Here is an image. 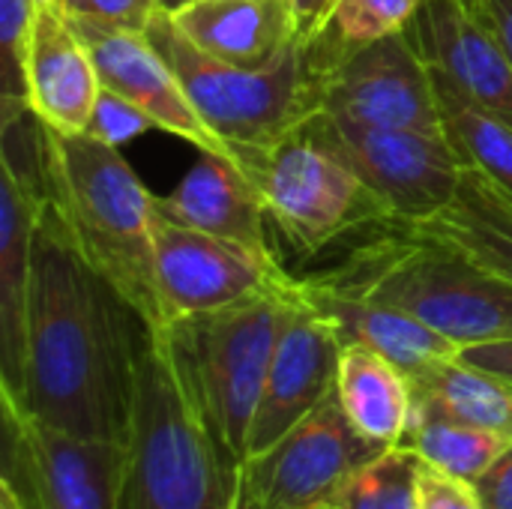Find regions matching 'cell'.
Returning a JSON list of instances; mask_svg holds the SVG:
<instances>
[{
    "instance_id": "16",
    "label": "cell",
    "mask_w": 512,
    "mask_h": 509,
    "mask_svg": "<svg viewBox=\"0 0 512 509\" xmlns=\"http://www.w3.org/2000/svg\"><path fill=\"white\" fill-rule=\"evenodd\" d=\"M156 213L216 237L246 243L261 252H276L270 243V213L252 174L219 153H198L186 177L153 198Z\"/></svg>"
},
{
    "instance_id": "32",
    "label": "cell",
    "mask_w": 512,
    "mask_h": 509,
    "mask_svg": "<svg viewBox=\"0 0 512 509\" xmlns=\"http://www.w3.org/2000/svg\"><path fill=\"white\" fill-rule=\"evenodd\" d=\"M471 486L486 509H512V444Z\"/></svg>"
},
{
    "instance_id": "5",
    "label": "cell",
    "mask_w": 512,
    "mask_h": 509,
    "mask_svg": "<svg viewBox=\"0 0 512 509\" xmlns=\"http://www.w3.org/2000/svg\"><path fill=\"white\" fill-rule=\"evenodd\" d=\"M144 33L177 72L204 123L240 156L261 153L315 114L306 45L294 42L264 69H243L204 54L159 9Z\"/></svg>"
},
{
    "instance_id": "37",
    "label": "cell",
    "mask_w": 512,
    "mask_h": 509,
    "mask_svg": "<svg viewBox=\"0 0 512 509\" xmlns=\"http://www.w3.org/2000/svg\"><path fill=\"white\" fill-rule=\"evenodd\" d=\"M0 509H24L18 495L12 492V486H6L3 480H0Z\"/></svg>"
},
{
    "instance_id": "36",
    "label": "cell",
    "mask_w": 512,
    "mask_h": 509,
    "mask_svg": "<svg viewBox=\"0 0 512 509\" xmlns=\"http://www.w3.org/2000/svg\"><path fill=\"white\" fill-rule=\"evenodd\" d=\"M465 15H471V18H477V21H483L486 18V12H489V0H453Z\"/></svg>"
},
{
    "instance_id": "12",
    "label": "cell",
    "mask_w": 512,
    "mask_h": 509,
    "mask_svg": "<svg viewBox=\"0 0 512 509\" xmlns=\"http://www.w3.org/2000/svg\"><path fill=\"white\" fill-rule=\"evenodd\" d=\"M384 447L366 441L333 396L243 468L246 509H333L345 483Z\"/></svg>"
},
{
    "instance_id": "38",
    "label": "cell",
    "mask_w": 512,
    "mask_h": 509,
    "mask_svg": "<svg viewBox=\"0 0 512 509\" xmlns=\"http://www.w3.org/2000/svg\"><path fill=\"white\" fill-rule=\"evenodd\" d=\"M36 3V9H42V12H63L66 15V3L69 0H33Z\"/></svg>"
},
{
    "instance_id": "1",
    "label": "cell",
    "mask_w": 512,
    "mask_h": 509,
    "mask_svg": "<svg viewBox=\"0 0 512 509\" xmlns=\"http://www.w3.org/2000/svg\"><path fill=\"white\" fill-rule=\"evenodd\" d=\"M141 333L144 321L78 255L48 204L33 237L27 366L15 402L63 432L126 441Z\"/></svg>"
},
{
    "instance_id": "34",
    "label": "cell",
    "mask_w": 512,
    "mask_h": 509,
    "mask_svg": "<svg viewBox=\"0 0 512 509\" xmlns=\"http://www.w3.org/2000/svg\"><path fill=\"white\" fill-rule=\"evenodd\" d=\"M291 3V12H294V24H297V39L306 45L312 42L321 30H324V21L330 15V6L333 0H288Z\"/></svg>"
},
{
    "instance_id": "23",
    "label": "cell",
    "mask_w": 512,
    "mask_h": 509,
    "mask_svg": "<svg viewBox=\"0 0 512 509\" xmlns=\"http://www.w3.org/2000/svg\"><path fill=\"white\" fill-rule=\"evenodd\" d=\"M411 384L414 408L512 438L510 381L477 369L462 357H450L414 375Z\"/></svg>"
},
{
    "instance_id": "20",
    "label": "cell",
    "mask_w": 512,
    "mask_h": 509,
    "mask_svg": "<svg viewBox=\"0 0 512 509\" xmlns=\"http://www.w3.org/2000/svg\"><path fill=\"white\" fill-rule=\"evenodd\" d=\"M168 15L204 54L243 69H264L300 42L288 0H189Z\"/></svg>"
},
{
    "instance_id": "33",
    "label": "cell",
    "mask_w": 512,
    "mask_h": 509,
    "mask_svg": "<svg viewBox=\"0 0 512 509\" xmlns=\"http://www.w3.org/2000/svg\"><path fill=\"white\" fill-rule=\"evenodd\" d=\"M459 357L477 369H486L504 381L512 384V339H501V342H486V345H471L462 348Z\"/></svg>"
},
{
    "instance_id": "7",
    "label": "cell",
    "mask_w": 512,
    "mask_h": 509,
    "mask_svg": "<svg viewBox=\"0 0 512 509\" xmlns=\"http://www.w3.org/2000/svg\"><path fill=\"white\" fill-rule=\"evenodd\" d=\"M273 228L300 252L318 255L363 225H390L381 198L309 120L273 147L243 159Z\"/></svg>"
},
{
    "instance_id": "15",
    "label": "cell",
    "mask_w": 512,
    "mask_h": 509,
    "mask_svg": "<svg viewBox=\"0 0 512 509\" xmlns=\"http://www.w3.org/2000/svg\"><path fill=\"white\" fill-rule=\"evenodd\" d=\"M414 36L456 93L512 129V57L483 21L465 15L453 0H426Z\"/></svg>"
},
{
    "instance_id": "10",
    "label": "cell",
    "mask_w": 512,
    "mask_h": 509,
    "mask_svg": "<svg viewBox=\"0 0 512 509\" xmlns=\"http://www.w3.org/2000/svg\"><path fill=\"white\" fill-rule=\"evenodd\" d=\"M309 126L354 165L396 228L447 210L468 171V159L447 132L360 126L321 111L309 117Z\"/></svg>"
},
{
    "instance_id": "35",
    "label": "cell",
    "mask_w": 512,
    "mask_h": 509,
    "mask_svg": "<svg viewBox=\"0 0 512 509\" xmlns=\"http://www.w3.org/2000/svg\"><path fill=\"white\" fill-rule=\"evenodd\" d=\"M483 24L501 39L504 51L512 57V0H489V12Z\"/></svg>"
},
{
    "instance_id": "28",
    "label": "cell",
    "mask_w": 512,
    "mask_h": 509,
    "mask_svg": "<svg viewBox=\"0 0 512 509\" xmlns=\"http://www.w3.org/2000/svg\"><path fill=\"white\" fill-rule=\"evenodd\" d=\"M33 0H0V75H3V102H27V51L36 27Z\"/></svg>"
},
{
    "instance_id": "13",
    "label": "cell",
    "mask_w": 512,
    "mask_h": 509,
    "mask_svg": "<svg viewBox=\"0 0 512 509\" xmlns=\"http://www.w3.org/2000/svg\"><path fill=\"white\" fill-rule=\"evenodd\" d=\"M342 351L345 339L333 321L306 300L297 279V288L282 303L276 348L249 438V462L336 396Z\"/></svg>"
},
{
    "instance_id": "24",
    "label": "cell",
    "mask_w": 512,
    "mask_h": 509,
    "mask_svg": "<svg viewBox=\"0 0 512 509\" xmlns=\"http://www.w3.org/2000/svg\"><path fill=\"white\" fill-rule=\"evenodd\" d=\"M510 444L512 438L507 435L414 408L411 429L402 447H411L423 459V465L474 483Z\"/></svg>"
},
{
    "instance_id": "17",
    "label": "cell",
    "mask_w": 512,
    "mask_h": 509,
    "mask_svg": "<svg viewBox=\"0 0 512 509\" xmlns=\"http://www.w3.org/2000/svg\"><path fill=\"white\" fill-rule=\"evenodd\" d=\"M24 78L27 105L48 129L63 135L90 129L102 78L69 15L39 9Z\"/></svg>"
},
{
    "instance_id": "39",
    "label": "cell",
    "mask_w": 512,
    "mask_h": 509,
    "mask_svg": "<svg viewBox=\"0 0 512 509\" xmlns=\"http://www.w3.org/2000/svg\"><path fill=\"white\" fill-rule=\"evenodd\" d=\"M183 3H189V0H162V9H165V12H174V9H180Z\"/></svg>"
},
{
    "instance_id": "8",
    "label": "cell",
    "mask_w": 512,
    "mask_h": 509,
    "mask_svg": "<svg viewBox=\"0 0 512 509\" xmlns=\"http://www.w3.org/2000/svg\"><path fill=\"white\" fill-rule=\"evenodd\" d=\"M312 105L360 126L444 132L435 69L414 30L360 48L306 42Z\"/></svg>"
},
{
    "instance_id": "21",
    "label": "cell",
    "mask_w": 512,
    "mask_h": 509,
    "mask_svg": "<svg viewBox=\"0 0 512 509\" xmlns=\"http://www.w3.org/2000/svg\"><path fill=\"white\" fill-rule=\"evenodd\" d=\"M336 399L348 423L372 444L390 450L402 447L414 417V384L387 357L345 345L336 378Z\"/></svg>"
},
{
    "instance_id": "4",
    "label": "cell",
    "mask_w": 512,
    "mask_h": 509,
    "mask_svg": "<svg viewBox=\"0 0 512 509\" xmlns=\"http://www.w3.org/2000/svg\"><path fill=\"white\" fill-rule=\"evenodd\" d=\"M324 276L420 318L459 348L512 339L510 279L441 240L399 228Z\"/></svg>"
},
{
    "instance_id": "27",
    "label": "cell",
    "mask_w": 512,
    "mask_h": 509,
    "mask_svg": "<svg viewBox=\"0 0 512 509\" xmlns=\"http://www.w3.org/2000/svg\"><path fill=\"white\" fill-rule=\"evenodd\" d=\"M426 0H333L324 30L315 36L330 48H360L414 30Z\"/></svg>"
},
{
    "instance_id": "18",
    "label": "cell",
    "mask_w": 512,
    "mask_h": 509,
    "mask_svg": "<svg viewBox=\"0 0 512 509\" xmlns=\"http://www.w3.org/2000/svg\"><path fill=\"white\" fill-rule=\"evenodd\" d=\"M48 195L0 165V390H24L27 312L33 282V237Z\"/></svg>"
},
{
    "instance_id": "6",
    "label": "cell",
    "mask_w": 512,
    "mask_h": 509,
    "mask_svg": "<svg viewBox=\"0 0 512 509\" xmlns=\"http://www.w3.org/2000/svg\"><path fill=\"white\" fill-rule=\"evenodd\" d=\"M291 291L192 315L165 330L222 453L240 471L249 462V438L276 348L282 303Z\"/></svg>"
},
{
    "instance_id": "9",
    "label": "cell",
    "mask_w": 512,
    "mask_h": 509,
    "mask_svg": "<svg viewBox=\"0 0 512 509\" xmlns=\"http://www.w3.org/2000/svg\"><path fill=\"white\" fill-rule=\"evenodd\" d=\"M3 483L24 509H120L129 465L126 441L63 432L30 417L0 390Z\"/></svg>"
},
{
    "instance_id": "11",
    "label": "cell",
    "mask_w": 512,
    "mask_h": 509,
    "mask_svg": "<svg viewBox=\"0 0 512 509\" xmlns=\"http://www.w3.org/2000/svg\"><path fill=\"white\" fill-rule=\"evenodd\" d=\"M156 288L162 333L183 318L216 312L261 294H282L297 279L282 267L276 252L177 225L156 213Z\"/></svg>"
},
{
    "instance_id": "25",
    "label": "cell",
    "mask_w": 512,
    "mask_h": 509,
    "mask_svg": "<svg viewBox=\"0 0 512 509\" xmlns=\"http://www.w3.org/2000/svg\"><path fill=\"white\" fill-rule=\"evenodd\" d=\"M438 96L444 111V132L468 159V165L480 168L492 183H498L512 198V129L498 123L471 105L462 93H456L438 72Z\"/></svg>"
},
{
    "instance_id": "29",
    "label": "cell",
    "mask_w": 512,
    "mask_h": 509,
    "mask_svg": "<svg viewBox=\"0 0 512 509\" xmlns=\"http://www.w3.org/2000/svg\"><path fill=\"white\" fill-rule=\"evenodd\" d=\"M150 129H159V126L141 105H135L132 99L102 87L99 102L93 108L90 129H87L90 135L102 138L111 147H123V144H129L132 138H138V135H144Z\"/></svg>"
},
{
    "instance_id": "3",
    "label": "cell",
    "mask_w": 512,
    "mask_h": 509,
    "mask_svg": "<svg viewBox=\"0 0 512 509\" xmlns=\"http://www.w3.org/2000/svg\"><path fill=\"white\" fill-rule=\"evenodd\" d=\"M48 198L78 255L132 306L147 330L162 333L156 288V204L120 147L90 132L63 135L42 123Z\"/></svg>"
},
{
    "instance_id": "30",
    "label": "cell",
    "mask_w": 512,
    "mask_h": 509,
    "mask_svg": "<svg viewBox=\"0 0 512 509\" xmlns=\"http://www.w3.org/2000/svg\"><path fill=\"white\" fill-rule=\"evenodd\" d=\"M162 9V0H69L66 15L90 18L111 27L144 30L147 21Z\"/></svg>"
},
{
    "instance_id": "19",
    "label": "cell",
    "mask_w": 512,
    "mask_h": 509,
    "mask_svg": "<svg viewBox=\"0 0 512 509\" xmlns=\"http://www.w3.org/2000/svg\"><path fill=\"white\" fill-rule=\"evenodd\" d=\"M300 291L315 309H321L333 321L345 345H363L396 363L411 378L441 360L459 357L462 351L420 318L390 303L372 300L354 288L336 285L324 273L312 279H300Z\"/></svg>"
},
{
    "instance_id": "31",
    "label": "cell",
    "mask_w": 512,
    "mask_h": 509,
    "mask_svg": "<svg viewBox=\"0 0 512 509\" xmlns=\"http://www.w3.org/2000/svg\"><path fill=\"white\" fill-rule=\"evenodd\" d=\"M417 509H486L468 480H456L429 465L420 468Z\"/></svg>"
},
{
    "instance_id": "2",
    "label": "cell",
    "mask_w": 512,
    "mask_h": 509,
    "mask_svg": "<svg viewBox=\"0 0 512 509\" xmlns=\"http://www.w3.org/2000/svg\"><path fill=\"white\" fill-rule=\"evenodd\" d=\"M120 509H246L243 471L222 453L165 333H141Z\"/></svg>"
},
{
    "instance_id": "22",
    "label": "cell",
    "mask_w": 512,
    "mask_h": 509,
    "mask_svg": "<svg viewBox=\"0 0 512 509\" xmlns=\"http://www.w3.org/2000/svg\"><path fill=\"white\" fill-rule=\"evenodd\" d=\"M402 231L456 246L512 282V198L474 165H468L459 195L447 210Z\"/></svg>"
},
{
    "instance_id": "14",
    "label": "cell",
    "mask_w": 512,
    "mask_h": 509,
    "mask_svg": "<svg viewBox=\"0 0 512 509\" xmlns=\"http://www.w3.org/2000/svg\"><path fill=\"white\" fill-rule=\"evenodd\" d=\"M72 24L93 54L102 87L141 105L162 132L189 141L192 147H198V153H219L240 162V156L195 111L177 72L168 66V60L144 30L111 27L90 18H72Z\"/></svg>"
},
{
    "instance_id": "26",
    "label": "cell",
    "mask_w": 512,
    "mask_h": 509,
    "mask_svg": "<svg viewBox=\"0 0 512 509\" xmlns=\"http://www.w3.org/2000/svg\"><path fill=\"white\" fill-rule=\"evenodd\" d=\"M420 468L411 447H390L345 483L333 509H417Z\"/></svg>"
}]
</instances>
